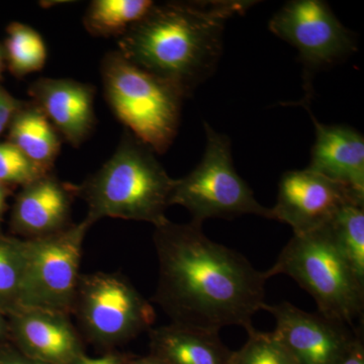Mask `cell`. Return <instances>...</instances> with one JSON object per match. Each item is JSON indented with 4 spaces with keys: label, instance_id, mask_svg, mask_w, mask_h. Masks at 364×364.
<instances>
[{
    "label": "cell",
    "instance_id": "cell-2",
    "mask_svg": "<svg viewBox=\"0 0 364 364\" xmlns=\"http://www.w3.org/2000/svg\"><path fill=\"white\" fill-rule=\"evenodd\" d=\"M256 1L208 0L156 4L117 40L122 55L188 97L213 75L230 18Z\"/></svg>",
    "mask_w": 364,
    "mask_h": 364
},
{
    "label": "cell",
    "instance_id": "cell-31",
    "mask_svg": "<svg viewBox=\"0 0 364 364\" xmlns=\"http://www.w3.org/2000/svg\"><path fill=\"white\" fill-rule=\"evenodd\" d=\"M6 332V322H4V318H2L1 314H0V337L4 335Z\"/></svg>",
    "mask_w": 364,
    "mask_h": 364
},
{
    "label": "cell",
    "instance_id": "cell-29",
    "mask_svg": "<svg viewBox=\"0 0 364 364\" xmlns=\"http://www.w3.org/2000/svg\"><path fill=\"white\" fill-rule=\"evenodd\" d=\"M7 195H9L7 184L0 182V224H1L2 217H4V210L6 208Z\"/></svg>",
    "mask_w": 364,
    "mask_h": 364
},
{
    "label": "cell",
    "instance_id": "cell-15",
    "mask_svg": "<svg viewBox=\"0 0 364 364\" xmlns=\"http://www.w3.org/2000/svg\"><path fill=\"white\" fill-rule=\"evenodd\" d=\"M310 116L316 141L308 168L364 200L363 136L350 127L320 123L311 112Z\"/></svg>",
    "mask_w": 364,
    "mask_h": 364
},
{
    "label": "cell",
    "instance_id": "cell-11",
    "mask_svg": "<svg viewBox=\"0 0 364 364\" xmlns=\"http://www.w3.org/2000/svg\"><path fill=\"white\" fill-rule=\"evenodd\" d=\"M264 310L274 317L273 332L298 364H339L359 337L348 326L287 301Z\"/></svg>",
    "mask_w": 364,
    "mask_h": 364
},
{
    "label": "cell",
    "instance_id": "cell-9",
    "mask_svg": "<svg viewBox=\"0 0 364 364\" xmlns=\"http://www.w3.org/2000/svg\"><path fill=\"white\" fill-rule=\"evenodd\" d=\"M270 32L293 45L306 67L341 61L356 50L355 39L322 0H293L269 21Z\"/></svg>",
    "mask_w": 364,
    "mask_h": 364
},
{
    "label": "cell",
    "instance_id": "cell-14",
    "mask_svg": "<svg viewBox=\"0 0 364 364\" xmlns=\"http://www.w3.org/2000/svg\"><path fill=\"white\" fill-rule=\"evenodd\" d=\"M72 184L52 172L23 186L14 203L11 227L28 239L58 233L70 226Z\"/></svg>",
    "mask_w": 364,
    "mask_h": 364
},
{
    "label": "cell",
    "instance_id": "cell-19",
    "mask_svg": "<svg viewBox=\"0 0 364 364\" xmlns=\"http://www.w3.org/2000/svg\"><path fill=\"white\" fill-rule=\"evenodd\" d=\"M4 45L6 63L16 77H23L44 68L47 61V47L35 28L21 23H13L6 30Z\"/></svg>",
    "mask_w": 364,
    "mask_h": 364
},
{
    "label": "cell",
    "instance_id": "cell-20",
    "mask_svg": "<svg viewBox=\"0 0 364 364\" xmlns=\"http://www.w3.org/2000/svg\"><path fill=\"white\" fill-rule=\"evenodd\" d=\"M328 226L354 274L364 284V205H344Z\"/></svg>",
    "mask_w": 364,
    "mask_h": 364
},
{
    "label": "cell",
    "instance_id": "cell-21",
    "mask_svg": "<svg viewBox=\"0 0 364 364\" xmlns=\"http://www.w3.org/2000/svg\"><path fill=\"white\" fill-rule=\"evenodd\" d=\"M23 274V240L0 237V308L18 311Z\"/></svg>",
    "mask_w": 364,
    "mask_h": 364
},
{
    "label": "cell",
    "instance_id": "cell-25",
    "mask_svg": "<svg viewBox=\"0 0 364 364\" xmlns=\"http://www.w3.org/2000/svg\"><path fill=\"white\" fill-rule=\"evenodd\" d=\"M123 359L117 354L109 353L100 356V358H90L83 353L72 364H122Z\"/></svg>",
    "mask_w": 364,
    "mask_h": 364
},
{
    "label": "cell",
    "instance_id": "cell-23",
    "mask_svg": "<svg viewBox=\"0 0 364 364\" xmlns=\"http://www.w3.org/2000/svg\"><path fill=\"white\" fill-rule=\"evenodd\" d=\"M28 157L11 142L0 143V182L25 186L50 173Z\"/></svg>",
    "mask_w": 364,
    "mask_h": 364
},
{
    "label": "cell",
    "instance_id": "cell-12",
    "mask_svg": "<svg viewBox=\"0 0 364 364\" xmlns=\"http://www.w3.org/2000/svg\"><path fill=\"white\" fill-rule=\"evenodd\" d=\"M32 102L45 114L60 136L79 147L95 126V88L66 78H41L30 90Z\"/></svg>",
    "mask_w": 364,
    "mask_h": 364
},
{
    "label": "cell",
    "instance_id": "cell-18",
    "mask_svg": "<svg viewBox=\"0 0 364 364\" xmlns=\"http://www.w3.org/2000/svg\"><path fill=\"white\" fill-rule=\"evenodd\" d=\"M151 0H95L86 9L83 26L95 37L119 39L150 11Z\"/></svg>",
    "mask_w": 364,
    "mask_h": 364
},
{
    "label": "cell",
    "instance_id": "cell-22",
    "mask_svg": "<svg viewBox=\"0 0 364 364\" xmlns=\"http://www.w3.org/2000/svg\"><path fill=\"white\" fill-rule=\"evenodd\" d=\"M248 339L233 352L231 364H298L274 332L248 330Z\"/></svg>",
    "mask_w": 364,
    "mask_h": 364
},
{
    "label": "cell",
    "instance_id": "cell-4",
    "mask_svg": "<svg viewBox=\"0 0 364 364\" xmlns=\"http://www.w3.org/2000/svg\"><path fill=\"white\" fill-rule=\"evenodd\" d=\"M100 74L105 100L126 130L156 154L166 152L178 132L183 93L119 51L105 54Z\"/></svg>",
    "mask_w": 364,
    "mask_h": 364
},
{
    "label": "cell",
    "instance_id": "cell-30",
    "mask_svg": "<svg viewBox=\"0 0 364 364\" xmlns=\"http://www.w3.org/2000/svg\"><path fill=\"white\" fill-rule=\"evenodd\" d=\"M4 66H6V55H4V47L0 46V76H1Z\"/></svg>",
    "mask_w": 364,
    "mask_h": 364
},
{
    "label": "cell",
    "instance_id": "cell-10",
    "mask_svg": "<svg viewBox=\"0 0 364 364\" xmlns=\"http://www.w3.org/2000/svg\"><path fill=\"white\" fill-rule=\"evenodd\" d=\"M364 200L348 188L313 170L287 171L280 178L272 219L289 225L294 235H304L328 226L348 203Z\"/></svg>",
    "mask_w": 364,
    "mask_h": 364
},
{
    "label": "cell",
    "instance_id": "cell-26",
    "mask_svg": "<svg viewBox=\"0 0 364 364\" xmlns=\"http://www.w3.org/2000/svg\"><path fill=\"white\" fill-rule=\"evenodd\" d=\"M339 364H364V346L360 336L356 339L350 350Z\"/></svg>",
    "mask_w": 364,
    "mask_h": 364
},
{
    "label": "cell",
    "instance_id": "cell-3",
    "mask_svg": "<svg viewBox=\"0 0 364 364\" xmlns=\"http://www.w3.org/2000/svg\"><path fill=\"white\" fill-rule=\"evenodd\" d=\"M176 179L158 161L156 153L124 131L116 152L95 173L73 186L87 205L85 220L92 226L104 218L162 226Z\"/></svg>",
    "mask_w": 364,
    "mask_h": 364
},
{
    "label": "cell",
    "instance_id": "cell-1",
    "mask_svg": "<svg viewBox=\"0 0 364 364\" xmlns=\"http://www.w3.org/2000/svg\"><path fill=\"white\" fill-rule=\"evenodd\" d=\"M159 277L155 301L172 324L219 333L252 329L265 306V277L245 256L210 240L202 226L167 222L155 228Z\"/></svg>",
    "mask_w": 364,
    "mask_h": 364
},
{
    "label": "cell",
    "instance_id": "cell-5",
    "mask_svg": "<svg viewBox=\"0 0 364 364\" xmlns=\"http://www.w3.org/2000/svg\"><path fill=\"white\" fill-rule=\"evenodd\" d=\"M279 274L298 282L326 318L351 328L363 315L364 284L339 250L329 226L294 235L274 265L264 272L267 279Z\"/></svg>",
    "mask_w": 364,
    "mask_h": 364
},
{
    "label": "cell",
    "instance_id": "cell-16",
    "mask_svg": "<svg viewBox=\"0 0 364 364\" xmlns=\"http://www.w3.org/2000/svg\"><path fill=\"white\" fill-rule=\"evenodd\" d=\"M151 353L164 364H231L219 333L176 324L150 329Z\"/></svg>",
    "mask_w": 364,
    "mask_h": 364
},
{
    "label": "cell",
    "instance_id": "cell-17",
    "mask_svg": "<svg viewBox=\"0 0 364 364\" xmlns=\"http://www.w3.org/2000/svg\"><path fill=\"white\" fill-rule=\"evenodd\" d=\"M9 142L31 161L52 171L61 150L62 138L33 102H23L9 127Z\"/></svg>",
    "mask_w": 364,
    "mask_h": 364
},
{
    "label": "cell",
    "instance_id": "cell-6",
    "mask_svg": "<svg viewBox=\"0 0 364 364\" xmlns=\"http://www.w3.org/2000/svg\"><path fill=\"white\" fill-rule=\"evenodd\" d=\"M205 150L202 161L191 173L176 179L170 205L186 208L193 221L233 219L256 215L272 219V210L257 202L252 189L234 167L231 140L205 122Z\"/></svg>",
    "mask_w": 364,
    "mask_h": 364
},
{
    "label": "cell",
    "instance_id": "cell-27",
    "mask_svg": "<svg viewBox=\"0 0 364 364\" xmlns=\"http://www.w3.org/2000/svg\"><path fill=\"white\" fill-rule=\"evenodd\" d=\"M0 364H47L35 360V359L28 358L23 353H14L9 352L0 355Z\"/></svg>",
    "mask_w": 364,
    "mask_h": 364
},
{
    "label": "cell",
    "instance_id": "cell-28",
    "mask_svg": "<svg viewBox=\"0 0 364 364\" xmlns=\"http://www.w3.org/2000/svg\"><path fill=\"white\" fill-rule=\"evenodd\" d=\"M122 364H164L152 354L145 356V358H136L131 359H123Z\"/></svg>",
    "mask_w": 364,
    "mask_h": 364
},
{
    "label": "cell",
    "instance_id": "cell-8",
    "mask_svg": "<svg viewBox=\"0 0 364 364\" xmlns=\"http://www.w3.org/2000/svg\"><path fill=\"white\" fill-rule=\"evenodd\" d=\"M87 336L105 346L123 343L155 321L152 305L123 275L97 272L80 277L74 309Z\"/></svg>",
    "mask_w": 364,
    "mask_h": 364
},
{
    "label": "cell",
    "instance_id": "cell-13",
    "mask_svg": "<svg viewBox=\"0 0 364 364\" xmlns=\"http://www.w3.org/2000/svg\"><path fill=\"white\" fill-rule=\"evenodd\" d=\"M11 315L14 336L23 355L47 364H72L85 353L65 314L26 309Z\"/></svg>",
    "mask_w": 364,
    "mask_h": 364
},
{
    "label": "cell",
    "instance_id": "cell-24",
    "mask_svg": "<svg viewBox=\"0 0 364 364\" xmlns=\"http://www.w3.org/2000/svg\"><path fill=\"white\" fill-rule=\"evenodd\" d=\"M23 105V102L14 98L0 86V135L11 126V121Z\"/></svg>",
    "mask_w": 364,
    "mask_h": 364
},
{
    "label": "cell",
    "instance_id": "cell-7",
    "mask_svg": "<svg viewBox=\"0 0 364 364\" xmlns=\"http://www.w3.org/2000/svg\"><path fill=\"white\" fill-rule=\"evenodd\" d=\"M86 220L58 233L23 240V274L18 311H73L79 284Z\"/></svg>",
    "mask_w": 364,
    "mask_h": 364
}]
</instances>
